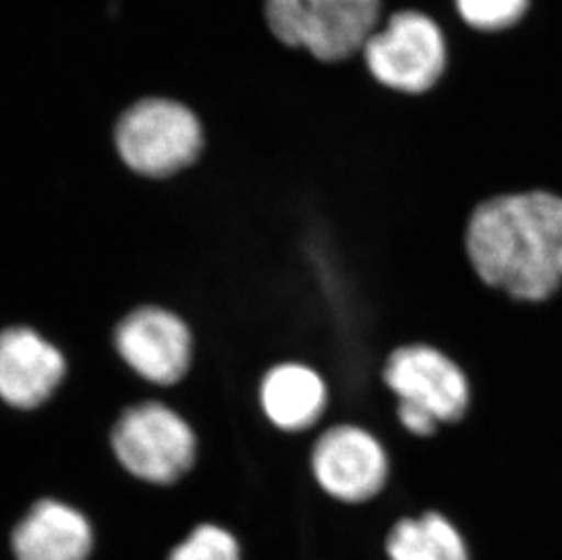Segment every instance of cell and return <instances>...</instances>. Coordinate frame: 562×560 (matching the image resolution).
<instances>
[{"mask_svg": "<svg viewBox=\"0 0 562 560\" xmlns=\"http://www.w3.org/2000/svg\"><path fill=\"white\" fill-rule=\"evenodd\" d=\"M464 249L481 282L539 304L562 285V197L525 191L492 197L468 219Z\"/></svg>", "mask_w": 562, "mask_h": 560, "instance_id": "6da1fadb", "label": "cell"}, {"mask_svg": "<svg viewBox=\"0 0 562 560\" xmlns=\"http://www.w3.org/2000/svg\"><path fill=\"white\" fill-rule=\"evenodd\" d=\"M108 446L119 468L149 486H173L195 468L199 435L168 402L146 399L123 407Z\"/></svg>", "mask_w": 562, "mask_h": 560, "instance_id": "7a4b0ae2", "label": "cell"}, {"mask_svg": "<svg viewBox=\"0 0 562 560\" xmlns=\"http://www.w3.org/2000/svg\"><path fill=\"white\" fill-rule=\"evenodd\" d=\"M115 144L133 173L170 179L195 165L204 148V133L195 113L179 102L144 99L121 116Z\"/></svg>", "mask_w": 562, "mask_h": 560, "instance_id": "3957f363", "label": "cell"}, {"mask_svg": "<svg viewBox=\"0 0 562 560\" xmlns=\"http://www.w3.org/2000/svg\"><path fill=\"white\" fill-rule=\"evenodd\" d=\"M381 0H266V19L282 44L339 63L375 33Z\"/></svg>", "mask_w": 562, "mask_h": 560, "instance_id": "277c9868", "label": "cell"}, {"mask_svg": "<svg viewBox=\"0 0 562 560\" xmlns=\"http://www.w3.org/2000/svg\"><path fill=\"white\" fill-rule=\"evenodd\" d=\"M113 351L138 381L155 388L179 387L195 359V337L187 318L160 304H138L119 318Z\"/></svg>", "mask_w": 562, "mask_h": 560, "instance_id": "5b68a950", "label": "cell"}, {"mask_svg": "<svg viewBox=\"0 0 562 560\" xmlns=\"http://www.w3.org/2000/svg\"><path fill=\"white\" fill-rule=\"evenodd\" d=\"M368 69L381 85L425 93L446 68V43L436 22L419 11H401L364 44Z\"/></svg>", "mask_w": 562, "mask_h": 560, "instance_id": "8992f818", "label": "cell"}, {"mask_svg": "<svg viewBox=\"0 0 562 560\" xmlns=\"http://www.w3.org/2000/svg\"><path fill=\"white\" fill-rule=\"evenodd\" d=\"M310 471L328 497L346 504L372 501L386 486L390 459L375 435L356 424L324 429L310 451Z\"/></svg>", "mask_w": 562, "mask_h": 560, "instance_id": "52a82bcc", "label": "cell"}, {"mask_svg": "<svg viewBox=\"0 0 562 560\" xmlns=\"http://www.w3.org/2000/svg\"><path fill=\"white\" fill-rule=\"evenodd\" d=\"M382 381L397 396L439 424L459 423L470 407L467 373L450 355L428 344H404L387 355Z\"/></svg>", "mask_w": 562, "mask_h": 560, "instance_id": "ba28073f", "label": "cell"}, {"mask_svg": "<svg viewBox=\"0 0 562 560\" xmlns=\"http://www.w3.org/2000/svg\"><path fill=\"white\" fill-rule=\"evenodd\" d=\"M59 344L30 324L0 329V401L16 412H37L68 379Z\"/></svg>", "mask_w": 562, "mask_h": 560, "instance_id": "9c48e42d", "label": "cell"}, {"mask_svg": "<svg viewBox=\"0 0 562 560\" xmlns=\"http://www.w3.org/2000/svg\"><path fill=\"white\" fill-rule=\"evenodd\" d=\"M328 401V384L323 376L299 360L270 366L257 384L260 413L281 434H304L317 426Z\"/></svg>", "mask_w": 562, "mask_h": 560, "instance_id": "30bf717a", "label": "cell"}, {"mask_svg": "<svg viewBox=\"0 0 562 560\" xmlns=\"http://www.w3.org/2000/svg\"><path fill=\"white\" fill-rule=\"evenodd\" d=\"M16 560H88L93 528L85 513L59 499H38L11 534Z\"/></svg>", "mask_w": 562, "mask_h": 560, "instance_id": "8fae6325", "label": "cell"}, {"mask_svg": "<svg viewBox=\"0 0 562 560\" xmlns=\"http://www.w3.org/2000/svg\"><path fill=\"white\" fill-rule=\"evenodd\" d=\"M390 560H470L459 529L442 513L401 518L387 535Z\"/></svg>", "mask_w": 562, "mask_h": 560, "instance_id": "7c38bea8", "label": "cell"}, {"mask_svg": "<svg viewBox=\"0 0 562 560\" xmlns=\"http://www.w3.org/2000/svg\"><path fill=\"white\" fill-rule=\"evenodd\" d=\"M168 560H240L239 542L217 524L196 526Z\"/></svg>", "mask_w": 562, "mask_h": 560, "instance_id": "4fadbf2b", "label": "cell"}, {"mask_svg": "<svg viewBox=\"0 0 562 560\" xmlns=\"http://www.w3.org/2000/svg\"><path fill=\"white\" fill-rule=\"evenodd\" d=\"M457 10L470 26L497 32L520 21L528 0H456Z\"/></svg>", "mask_w": 562, "mask_h": 560, "instance_id": "5bb4252c", "label": "cell"}, {"mask_svg": "<svg viewBox=\"0 0 562 560\" xmlns=\"http://www.w3.org/2000/svg\"><path fill=\"white\" fill-rule=\"evenodd\" d=\"M395 415H397V421L401 423V426H403L408 434L414 435V437H419V439L434 437L440 426L436 418L431 417L430 413L425 412L423 407L415 406V404H409V402H397Z\"/></svg>", "mask_w": 562, "mask_h": 560, "instance_id": "9a60e30c", "label": "cell"}]
</instances>
